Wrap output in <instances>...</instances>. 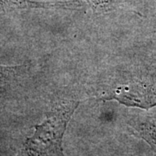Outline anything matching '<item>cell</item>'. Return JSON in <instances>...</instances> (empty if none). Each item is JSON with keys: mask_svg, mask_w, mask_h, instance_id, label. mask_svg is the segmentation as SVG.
<instances>
[{"mask_svg": "<svg viewBox=\"0 0 156 156\" xmlns=\"http://www.w3.org/2000/svg\"><path fill=\"white\" fill-rule=\"evenodd\" d=\"M78 105L74 100L56 102L44 122L36 126L33 135L27 139L17 156H64L63 135Z\"/></svg>", "mask_w": 156, "mask_h": 156, "instance_id": "cell-1", "label": "cell"}, {"mask_svg": "<svg viewBox=\"0 0 156 156\" xmlns=\"http://www.w3.org/2000/svg\"><path fill=\"white\" fill-rule=\"evenodd\" d=\"M108 99L128 106L149 108L156 105V77L118 87Z\"/></svg>", "mask_w": 156, "mask_h": 156, "instance_id": "cell-2", "label": "cell"}, {"mask_svg": "<svg viewBox=\"0 0 156 156\" xmlns=\"http://www.w3.org/2000/svg\"><path fill=\"white\" fill-rule=\"evenodd\" d=\"M83 7L80 0L34 1V0H0V17L24 10H78Z\"/></svg>", "mask_w": 156, "mask_h": 156, "instance_id": "cell-3", "label": "cell"}, {"mask_svg": "<svg viewBox=\"0 0 156 156\" xmlns=\"http://www.w3.org/2000/svg\"><path fill=\"white\" fill-rule=\"evenodd\" d=\"M26 71V66L0 65V95L17 83Z\"/></svg>", "mask_w": 156, "mask_h": 156, "instance_id": "cell-4", "label": "cell"}, {"mask_svg": "<svg viewBox=\"0 0 156 156\" xmlns=\"http://www.w3.org/2000/svg\"><path fill=\"white\" fill-rule=\"evenodd\" d=\"M94 10H108L125 0H86Z\"/></svg>", "mask_w": 156, "mask_h": 156, "instance_id": "cell-5", "label": "cell"}]
</instances>
